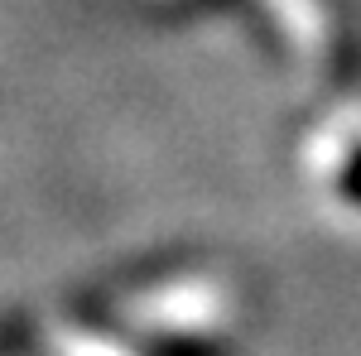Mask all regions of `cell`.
Instances as JSON below:
<instances>
[{"label":"cell","mask_w":361,"mask_h":356,"mask_svg":"<svg viewBox=\"0 0 361 356\" xmlns=\"http://www.w3.org/2000/svg\"><path fill=\"white\" fill-rule=\"evenodd\" d=\"M145 356H222V347L207 337H154L145 342Z\"/></svg>","instance_id":"6da1fadb"},{"label":"cell","mask_w":361,"mask_h":356,"mask_svg":"<svg viewBox=\"0 0 361 356\" xmlns=\"http://www.w3.org/2000/svg\"><path fill=\"white\" fill-rule=\"evenodd\" d=\"M337 192H342V202L361 207V145L347 154V164H342V173H337Z\"/></svg>","instance_id":"7a4b0ae2"}]
</instances>
